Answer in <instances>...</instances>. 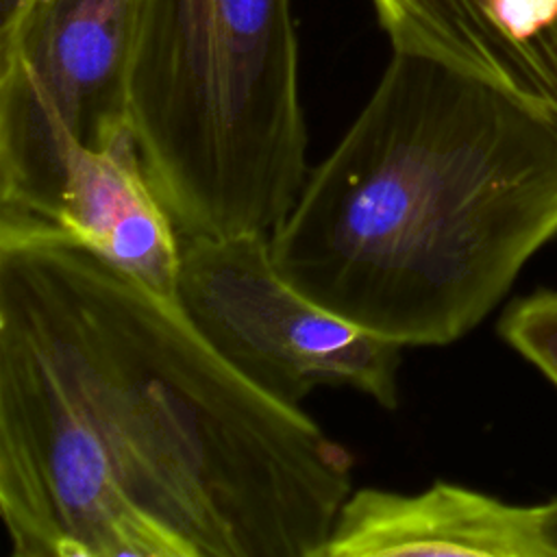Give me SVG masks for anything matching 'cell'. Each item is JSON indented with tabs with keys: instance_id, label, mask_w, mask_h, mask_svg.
<instances>
[{
	"instance_id": "cell-1",
	"label": "cell",
	"mask_w": 557,
	"mask_h": 557,
	"mask_svg": "<svg viewBox=\"0 0 557 557\" xmlns=\"http://www.w3.org/2000/svg\"><path fill=\"white\" fill-rule=\"evenodd\" d=\"M352 457L176 300L61 242H0L13 557H320Z\"/></svg>"
},
{
	"instance_id": "cell-2",
	"label": "cell",
	"mask_w": 557,
	"mask_h": 557,
	"mask_svg": "<svg viewBox=\"0 0 557 557\" xmlns=\"http://www.w3.org/2000/svg\"><path fill=\"white\" fill-rule=\"evenodd\" d=\"M553 237L557 113L392 50L270 250L311 300L407 348L472 331Z\"/></svg>"
},
{
	"instance_id": "cell-3",
	"label": "cell",
	"mask_w": 557,
	"mask_h": 557,
	"mask_svg": "<svg viewBox=\"0 0 557 557\" xmlns=\"http://www.w3.org/2000/svg\"><path fill=\"white\" fill-rule=\"evenodd\" d=\"M128 113L181 239L270 235L309 176L294 0H135Z\"/></svg>"
},
{
	"instance_id": "cell-4",
	"label": "cell",
	"mask_w": 557,
	"mask_h": 557,
	"mask_svg": "<svg viewBox=\"0 0 557 557\" xmlns=\"http://www.w3.org/2000/svg\"><path fill=\"white\" fill-rule=\"evenodd\" d=\"M135 0H17L0 33V242L37 237L76 159L131 131Z\"/></svg>"
},
{
	"instance_id": "cell-5",
	"label": "cell",
	"mask_w": 557,
	"mask_h": 557,
	"mask_svg": "<svg viewBox=\"0 0 557 557\" xmlns=\"http://www.w3.org/2000/svg\"><path fill=\"white\" fill-rule=\"evenodd\" d=\"M174 300L228 366L283 405L300 407L315 387H346L398 407L405 346L292 285L265 233L181 239Z\"/></svg>"
},
{
	"instance_id": "cell-6",
	"label": "cell",
	"mask_w": 557,
	"mask_h": 557,
	"mask_svg": "<svg viewBox=\"0 0 557 557\" xmlns=\"http://www.w3.org/2000/svg\"><path fill=\"white\" fill-rule=\"evenodd\" d=\"M392 50L481 76L557 113V0H372Z\"/></svg>"
},
{
	"instance_id": "cell-7",
	"label": "cell",
	"mask_w": 557,
	"mask_h": 557,
	"mask_svg": "<svg viewBox=\"0 0 557 557\" xmlns=\"http://www.w3.org/2000/svg\"><path fill=\"white\" fill-rule=\"evenodd\" d=\"M546 557L537 505L435 481L418 494L350 492L320 557Z\"/></svg>"
},
{
	"instance_id": "cell-8",
	"label": "cell",
	"mask_w": 557,
	"mask_h": 557,
	"mask_svg": "<svg viewBox=\"0 0 557 557\" xmlns=\"http://www.w3.org/2000/svg\"><path fill=\"white\" fill-rule=\"evenodd\" d=\"M30 239L81 246L174 300L181 235L148 181L133 133L76 159L52 226Z\"/></svg>"
},
{
	"instance_id": "cell-9",
	"label": "cell",
	"mask_w": 557,
	"mask_h": 557,
	"mask_svg": "<svg viewBox=\"0 0 557 557\" xmlns=\"http://www.w3.org/2000/svg\"><path fill=\"white\" fill-rule=\"evenodd\" d=\"M498 333L557 387V289H537L513 300Z\"/></svg>"
},
{
	"instance_id": "cell-10",
	"label": "cell",
	"mask_w": 557,
	"mask_h": 557,
	"mask_svg": "<svg viewBox=\"0 0 557 557\" xmlns=\"http://www.w3.org/2000/svg\"><path fill=\"white\" fill-rule=\"evenodd\" d=\"M537 520L546 557H557V498L537 505Z\"/></svg>"
},
{
	"instance_id": "cell-11",
	"label": "cell",
	"mask_w": 557,
	"mask_h": 557,
	"mask_svg": "<svg viewBox=\"0 0 557 557\" xmlns=\"http://www.w3.org/2000/svg\"><path fill=\"white\" fill-rule=\"evenodd\" d=\"M15 2H17V0H0V4H2V13H7Z\"/></svg>"
}]
</instances>
